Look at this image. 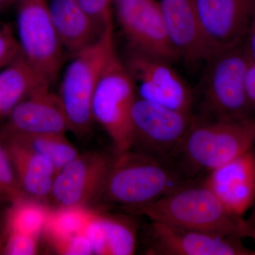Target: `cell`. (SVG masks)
Instances as JSON below:
<instances>
[{"mask_svg":"<svg viewBox=\"0 0 255 255\" xmlns=\"http://www.w3.org/2000/svg\"><path fill=\"white\" fill-rule=\"evenodd\" d=\"M4 137L18 135H65L69 130L58 96L42 89L18 104L9 114Z\"/></svg>","mask_w":255,"mask_h":255,"instance_id":"cell-14","label":"cell"},{"mask_svg":"<svg viewBox=\"0 0 255 255\" xmlns=\"http://www.w3.org/2000/svg\"><path fill=\"white\" fill-rule=\"evenodd\" d=\"M7 241L4 246V254L33 255L37 253V238L18 233H8Z\"/></svg>","mask_w":255,"mask_h":255,"instance_id":"cell-26","label":"cell"},{"mask_svg":"<svg viewBox=\"0 0 255 255\" xmlns=\"http://www.w3.org/2000/svg\"><path fill=\"white\" fill-rule=\"evenodd\" d=\"M4 144L23 194L38 202L50 201L56 174L53 164L43 156L14 142L6 141Z\"/></svg>","mask_w":255,"mask_h":255,"instance_id":"cell-18","label":"cell"},{"mask_svg":"<svg viewBox=\"0 0 255 255\" xmlns=\"http://www.w3.org/2000/svg\"><path fill=\"white\" fill-rule=\"evenodd\" d=\"M124 65L136 82L140 98L169 110L193 114L192 91L169 63L130 48Z\"/></svg>","mask_w":255,"mask_h":255,"instance_id":"cell-10","label":"cell"},{"mask_svg":"<svg viewBox=\"0 0 255 255\" xmlns=\"http://www.w3.org/2000/svg\"><path fill=\"white\" fill-rule=\"evenodd\" d=\"M203 182L228 209L243 217L255 202V151L214 169Z\"/></svg>","mask_w":255,"mask_h":255,"instance_id":"cell-15","label":"cell"},{"mask_svg":"<svg viewBox=\"0 0 255 255\" xmlns=\"http://www.w3.org/2000/svg\"><path fill=\"white\" fill-rule=\"evenodd\" d=\"M0 116H1V114H0Z\"/></svg>","mask_w":255,"mask_h":255,"instance_id":"cell-36","label":"cell"},{"mask_svg":"<svg viewBox=\"0 0 255 255\" xmlns=\"http://www.w3.org/2000/svg\"><path fill=\"white\" fill-rule=\"evenodd\" d=\"M207 60L243 44L253 22L255 0H195Z\"/></svg>","mask_w":255,"mask_h":255,"instance_id":"cell-11","label":"cell"},{"mask_svg":"<svg viewBox=\"0 0 255 255\" xmlns=\"http://www.w3.org/2000/svg\"><path fill=\"white\" fill-rule=\"evenodd\" d=\"M50 87L20 53L0 72V114L8 115L20 102Z\"/></svg>","mask_w":255,"mask_h":255,"instance_id":"cell-20","label":"cell"},{"mask_svg":"<svg viewBox=\"0 0 255 255\" xmlns=\"http://www.w3.org/2000/svg\"><path fill=\"white\" fill-rule=\"evenodd\" d=\"M169 41L180 58L194 64L207 60L195 0L159 1Z\"/></svg>","mask_w":255,"mask_h":255,"instance_id":"cell-16","label":"cell"},{"mask_svg":"<svg viewBox=\"0 0 255 255\" xmlns=\"http://www.w3.org/2000/svg\"><path fill=\"white\" fill-rule=\"evenodd\" d=\"M89 208L55 209L48 213L43 232L52 246L70 237L85 233L94 214Z\"/></svg>","mask_w":255,"mask_h":255,"instance_id":"cell-22","label":"cell"},{"mask_svg":"<svg viewBox=\"0 0 255 255\" xmlns=\"http://www.w3.org/2000/svg\"><path fill=\"white\" fill-rule=\"evenodd\" d=\"M21 53L18 42L6 28H0V68L11 63Z\"/></svg>","mask_w":255,"mask_h":255,"instance_id":"cell-28","label":"cell"},{"mask_svg":"<svg viewBox=\"0 0 255 255\" xmlns=\"http://www.w3.org/2000/svg\"><path fill=\"white\" fill-rule=\"evenodd\" d=\"M113 157L101 151L79 155L55 176L50 201L55 209L100 204Z\"/></svg>","mask_w":255,"mask_h":255,"instance_id":"cell-9","label":"cell"},{"mask_svg":"<svg viewBox=\"0 0 255 255\" xmlns=\"http://www.w3.org/2000/svg\"><path fill=\"white\" fill-rule=\"evenodd\" d=\"M246 41L245 50L250 61L255 65V25H252L249 33L246 37Z\"/></svg>","mask_w":255,"mask_h":255,"instance_id":"cell-30","label":"cell"},{"mask_svg":"<svg viewBox=\"0 0 255 255\" xmlns=\"http://www.w3.org/2000/svg\"><path fill=\"white\" fill-rule=\"evenodd\" d=\"M85 234L93 255H131L136 247L133 223L125 217L94 213Z\"/></svg>","mask_w":255,"mask_h":255,"instance_id":"cell-19","label":"cell"},{"mask_svg":"<svg viewBox=\"0 0 255 255\" xmlns=\"http://www.w3.org/2000/svg\"><path fill=\"white\" fill-rule=\"evenodd\" d=\"M14 0H0V6L1 5L4 4L5 3L8 2V1H12Z\"/></svg>","mask_w":255,"mask_h":255,"instance_id":"cell-32","label":"cell"},{"mask_svg":"<svg viewBox=\"0 0 255 255\" xmlns=\"http://www.w3.org/2000/svg\"><path fill=\"white\" fill-rule=\"evenodd\" d=\"M17 26L21 54L48 85L58 80L63 47L48 12L46 0L18 1Z\"/></svg>","mask_w":255,"mask_h":255,"instance_id":"cell-7","label":"cell"},{"mask_svg":"<svg viewBox=\"0 0 255 255\" xmlns=\"http://www.w3.org/2000/svg\"><path fill=\"white\" fill-rule=\"evenodd\" d=\"M246 92L248 100L253 108H255V65L250 61L246 75Z\"/></svg>","mask_w":255,"mask_h":255,"instance_id":"cell-29","label":"cell"},{"mask_svg":"<svg viewBox=\"0 0 255 255\" xmlns=\"http://www.w3.org/2000/svg\"><path fill=\"white\" fill-rule=\"evenodd\" d=\"M57 253L68 255H93L91 244L85 233L75 235L73 237L57 243L53 247Z\"/></svg>","mask_w":255,"mask_h":255,"instance_id":"cell-27","label":"cell"},{"mask_svg":"<svg viewBox=\"0 0 255 255\" xmlns=\"http://www.w3.org/2000/svg\"><path fill=\"white\" fill-rule=\"evenodd\" d=\"M252 25H255V7L254 13H253V22H252Z\"/></svg>","mask_w":255,"mask_h":255,"instance_id":"cell-34","label":"cell"},{"mask_svg":"<svg viewBox=\"0 0 255 255\" xmlns=\"http://www.w3.org/2000/svg\"><path fill=\"white\" fill-rule=\"evenodd\" d=\"M128 212L142 215L150 221L255 242V229L228 209L204 182L189 181Z\"/></svg>","mask_w":255,"mask_h":255,"instance_id":"cell-1","label":"cell"},{"mask_svg":"<svg viewBox=\"0 0 255 255\" xmlns=\"http://www.w3.org/2000/svg\"><path fill=\"white\" fill-rule=\"evenodd\" d=\"M116 5L130 48L169 63L180 58L169 41L159 1L128 0Z\"/></svg>","mask_w":255,"mask_h":255,"instance_id":"cell-13","label":"cell"},{"mask_svg":"<svg viewBox=\"0 0 255 255\" xmlns=\"http://www.w3.org/2000/svg\"><path fill=\"white\" fill-rule=\"evenodd\" d=\"M126 1H128V0H114V2L116 4H117Z\"/></svg>","mask_w":255,"mask_h":255,"instance_id":"cell-33","label":"cell"},{"mask_svg":"<svg viewBox=\"0 0 255 255\" xmlns=\"http://www.w3.org/2000/svg\"><path fill=\"white\" fill-rule=\"evenodd\" d=\"M202 84L207 118L239 119L251 117L253 108L246 92L250 60L243 44L208 60Z\"/></svg>","mask_w":255,"mask_h":255,"instance_id":"cell-5","label":"cell"},{"mask_svg":"<svg viewBox=\"0 0 255 255\" xmlns=\"http://www.w3.org/2000/svg\"><path fill=\"white\" fill-rule=\"evenodd\" d=\"M136 99L134 82L115 51L97 84L92 114L110 135L117 154L131 149L132 110Z\"/></svg>","mask_w":255,"mask_h":255,"instance_id":"cell-6","label":"cell"},{"mask_svg":"<svg viewBox=\"0 0 255 255\" xmlns=\"http://www.w3.org/2000/svg\"><path fill=\"white\" fill-rule=\"evenodd\" d=\"M4 138L48 159L54 166L56 174L79 155L65 135H18Z\"/></svg>","mask_w":255,"mask_h":255,"instance_id":"cell-21","label":"cell"},{"mask_svg":"<svg viewBox=\"0 0 255 255\" xmlns=\"http://www.w3.org/2000/svg\"><path fill=\"white\" fill-rule=\"evenodd\" d=\"M255 145V117L196 119L169 163L189 180L239 157Z\"/></svg>","mask_w":255,"mask_h":255,"instance_id":"cell-2","label":"cell"},{"mask_svg":"<svg viewBox=\"0 0 255 255\" xmlns=\"http://www.w3.org/2000/svg\"><path fill=\"white\" fill-rule=\"evenodd\" d=\"M14 1H19V0H14Z\"/></svg>","mask_w":255,"mask_h":255,"instance_id":"cell-35","label":"cell"},{"mask_svg":"<svg viewBox=\"0 0 255 255\" xmlns=\"http://www.w3.org/2000/svg\"><path fill=\"white\" fill-rule=\"evenodd\" d=\"M49 211L42 203L24 197L13 203L6 218L8 233L38 238L44 230Z\"/></svg>","mask_w":255,"mask_h":255,"instance_id":"cell-23","label":"cell"},{"mask_svg":"<svg viewBox=\"0 0 255 255\" xmlns=\"http://www.w3.org/2000/svg\"><path fill=\"white\" fill-rule=\"evenodd\" d=\"M114 26L106 28L95 43L74 55L64 74L58 96L66 116L69 130L84 135L94 120L92 101L104 69L115 52Z\"/></svg>","mask_w":255,"mask_h":255,"instance_id":"cell-4","label":"cell"},{"mask_svg":"<svg viewBox=\"0 0 255 255\" xmlns=\"http://www.w3.org/2000/svg\"><path fill=\"white\" fill-rule=\"evenodd\" d=\"M82 9L90 16L95 26L103 33L113 24L112 4L114 0H77Z\"/></svg>","mask_w":255,"mask_h":255,"instance_id":"cell-25","label":"cell"},{"mask_svg":"<svg viewBox=\"0 0 255 255\" xmlns=\"http://www.w3.org/2000/svg\"><path fill=\"white\" fill-rule=\"evenodd\" d=\"M246 221L252 228L255 229V202L253 204V207H252L251 215Z\"/></svg>","mask_w":255,"mask_h":255,"instance_id":"cell-31","label":"cell"},{"mask_svg":"<svg viewBox=\"0 0 255 255\" xmlns=\"http://www.w3.org/2000/svg\"><path fill=\"white\" fill-rule=\"evenodd\" d=\"M48 12L64 49L72 56L95 43L102 33L77 0H51Z\"/></svg>","mask_w":255,"mask_h":255,"instance_id":"cell-17","label":"cell"},{"mask_svg":"<svg viewBox=\"0 0 255 255\" xmlns=\"http://www.w3.org/2000/svg\"><path fill=\"white\" fill-rule=\"evenodd\" d=\"M196 119L139 97L132 110L131 149L169 163Z\"/></svg>","mask_w":255,"mask_h":255,"instance_id":"cell-8","label":"cell"},{"mask_svg":"<svg viewBox=\"0 0 255 255\" xmlns=\"http://www.w3.org/2000/svg\"><path fill=\"white\" fill-rule=\"evenodd\" d=\"M189 181L169 162L130 149L114 157L100 204L128 211L150 204Z\"/></svg>","mask_w":255,"mask_h":255,"instance_id":"cell-3","label":"cell"},{"mask_svg":"<svg viewBox=\"0 0 255 255\" xmlns=\"http://www.w3.org/2000/svg\"><path fill=\"white\" fill-rule=\"evenodd\" d=\"M24 197L6 145L0 141V204H12Z\"/></svg>","mask_w":255,"mask_h":255,"instance_id":"cell-24","label":"cell"},{"mask_svg":"<svg viewBox=\"0 0 255 255\" xmlns=\"http://www.w3.org/2000/svg\"><path fill=\"white\" fill-rule=\"evenodd\" d=\"M145 253L152 255H251L241 239L150 221Z\"/></svg>","mask_w":255,"mask_h":255,"instance_id":"cell-12","label":"cell"}]
</instances>
